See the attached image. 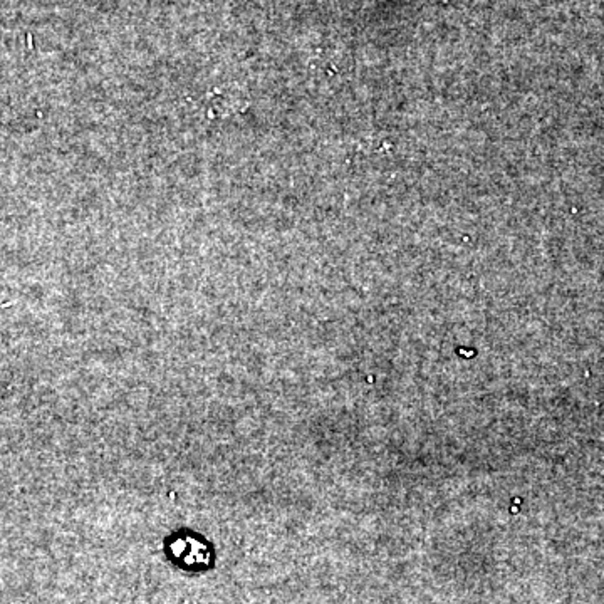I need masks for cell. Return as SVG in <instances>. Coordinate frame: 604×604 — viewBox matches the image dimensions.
Here are the masks:
<instances>
[{"label": "cell", "mask_w": 604, "mask_h": 604, "mask_svg": "<svg viewBox=\"0 0 604 604\" xmlns=\"http://www.w3.org/2000/svg\"><path fill=\"white\" fill-rule=\"evenodd\" d=\"M171 556L178 559L185 568H206L212 563V553L206 544L192 535H178L169 545Z\"/></svg>", "instance_id": "obj_1"}]
</instances>
